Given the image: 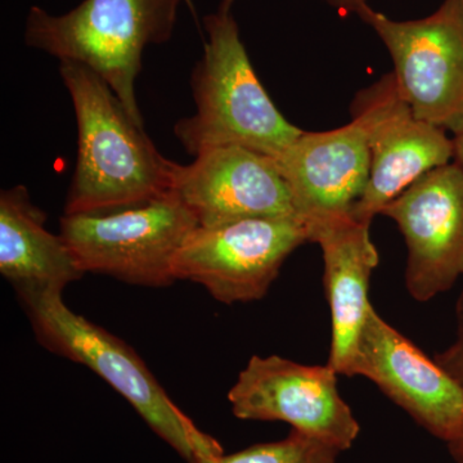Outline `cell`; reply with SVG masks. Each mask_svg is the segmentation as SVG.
<instances>
[{
	"label": "cell",
	"mask_w": 463,
	"mask_h": 463,
	"mask_svg": "<svg viewBox=\"0 0 463 463\" xmlns=\"http://www.w3.org/2000/svg\"><path fill=\"white\" fill-rule=\"evenodd\" d=\"M183 0H83L65 14L33 7L26 17L25 44L62 61L90 67L111 87L143 127L136 97L142 54L172 39Z\"/></svg>",
	"instance_id": "4"
},
{
	"label": "cell",
	"mask_w": 463,
	"mask_h": 463,
	"mask_svg": "<svg viewBox=\"0 0 463 463\" xmlns=\"http://www.w3.org/2000/svg\"><path fill=\"white\" fill-rule=\"evenodd\" d=\"M437 364L463 385V289L456 303V335L452 344L437 353Z\"/></svg>",
	"instance_id": "17"
},
{
	"label": "cell",
	"mask_w": 463,
	"mask_h": 463,
	"mask_svg": "<svg viewBox=\"0 0 463 463\" xmlns=\"http://www.w3.org/2000/svg\"><path fill=\"white\" fill-rule=\"evenodd\" d=\"M339 449L292 429L282 440L255 444L232 453L222 455L214 463H336Z\"/></svg>",
	"instance_id": "16"
},
{
	"label": "cell",
	"mask_w": 463,
	"mask_h": 463,
	"mask_svg": "<svg viewBox=\"0 0 463 463\" xmlns=\"http://www.w3.org/2000/svg\"><path fill=\"white\" fill-rule=\"evenodd\" d=\"M380 215L398 225L407 246L405 288L426 303L463 276V169L447 164L423 174Z\"/></svg>",
	"instance_id": "10"
},
{
	"label": "cell",
	"mask_w": 463,
	"mask_h": 463,
	"mask_svg": "<svg viewBox=\"0 0 463 463\" xmlns=\"http://www.w3.org/2000/svg\"><path fill=\"white\" fill-rule=\"evenodd\" d=\"M453 145H455V158H453V161L463 169V133L455 136Z\"/></svg>",
	"instance_id": "19"
},
{
	"label": "cell",
	"mask_w": 463,
	"mask_h": 463,
	"mask_svg": "<svg viewBox=\"0 0 463 463\" xmlns=\"http://www.w3.org/2000/svg\"><path fill=\"white\" fill-rule=\"evenodd\" d=\"M361 20L388 48L399 94L413 114L463 133V0H444L419 20L395 21L373 8Z\"/></svg>",
	"instance_id": "6"
},
{
	"label": "cell",
	"mask_w": 463,
	"mask_h": 463,
	"mask_svg": "<svg viewBox=\"0 0 463 463\" xmlns=\"http://www.w3.org/2000/svg\"><path fill=\"white\" fill-rule=\"evenodd\" d=\"M306 242L309 227L298 216L197 227L174 258L173 277L199 283L223 304L260 300L286 259Z\"/></svg>",
	"instance_id": "7"
},
{
	"label": "cell",
	"mask_w": 463,
	"mask_h": 463,
	"mask_svg": "<svg viewBox=\"0 0 463 463\" xmlns=\"http://www.w3.org/2000/svg\"><path fill=\"white\" fill-rule=\"evenodd\" d=\"M310 242L322 250L323 283L331 310L327 365L352 377L359 337L373 309L368 291L380 255L371 240V222L353 214L307 222Z\"/></svg>",
	"instance_id": "14"
},
{
	"label": "cell",
	"mask_w": 463,
	"mask_h": 463,
	"mask_svg": "<svg viewBox=\"0 0 463 463\" xmlns=\"http://www.w3.org/2000/svg\"><path fill=\"white\" fill-rule=\"evenodd\" d=\"M298 218L353 214L370 181L371 152L355 120L327 132H303L274 158Z\"/></svg>",
	"instance_id": "13"
},
{
	"label": "cell",
	"mask_w": 463,
	"mask_h": 463,
	"mask_svg": "<svg viewBox=\"0 0 463 463\" xmlns=\"http://www.w3.org/2000/svg\"><path fill=\"white\" fill-rule=\"evenodd\" d=\"M203 25L207 41L191 76L196 112L179 120L174 134L192 156L218 146H240L276 158L304 130L268 96L232 11L218 9L203 18Z\"/></svg>",
	"instance_id": "3"
},
{
	"label": "cell",
	"mask_w": 463,
	"mask_h": 463,
	"mask_svg": "<svg viewBox=\"0 0 463 463\" xmlns=\"http://www.w3.org/2000/svg\"><path fill=\"white\" fill-rule=\"evenodd\" d=\"M330 3L332 7L339 9L340 12L346 14H356L359 18L364 16L365 12L370 11V0H326ZM234 0H223L219 9L223 11H232Z\"/></svg>",
	"instance_id": "18"
},
{
	"label": "cell",
	"mask_w": 463,
	"mask_h": 463,
	"mask_svg": "<svg viewBox=\"0 0 463 463\" xmlns=\"http://www.w3.org/2000/svg\"><path fill=\"white\" fill-rule=\"evenodd\" d=\"M60 74L78 125L65 215L118 212L173 194L178 164L158 152L111 87L74 61H62Z\"/></svg>",
	"instance_id": "1"
},
{
	"label": "cell",
	"mask_w": 463,
	"mask_h": 463,
	"mask_svg": "<svg viewBox=\"0 0 463 463\" xmlns=\"http://www.w3.org/2000/svg\"><path fill=\"white\" fill-rule=\"evenodd\" d=\"M350 111L364 130L371 152L370 181L353 209L362 221L373 222L423 174L455 158L453 139L413 114L399 94L392 72L359 90Z\"/></svg>",
	"instance_id": "8"
},
{
	"label": "cell",
	"mask_w": 463,
	"mask_h": 463,
	"mask_svg": "<svg viewBox=\"0 0 463 463\" xmlns=\"http://www.w3.org/2000/svg\"><path fill=\"white\" fill-rule=\"evenodd\" d=\"M197 227L174 192L118 212L61 218V236L84 273L155 288L175 281L174 258Z\"/></svg>",
	"instance_id": "5"
},
{
	"label": "cell",
	"mask_w": 463,
	"mask_h": 463,
	"mask_svg": "<svg viewBox=\"0 0 463 463\" xmlns=\"http://www.w3.org/2000/svg\"><path fill=\"white\" fill-rule=\"evenodd\" d=\"M337 376L327 364L254 355L228 392V402L237 419L286 422L345 452L358 439L361 426L341 397Z\"/></svg>",
	"instance_id": "9"
},
{
	"label": "cell",
	"mask_w": 463,
	"mask_h": 463,
	"mask_svg": "<svg viewBox=\"0 0 463 463\" xmlns=\"http://www.w3.org/2000/svg\"><path fill=\"white\" fill-rule=\"evenodd\" d=\"M448 450L450 456L458 463H463V440L457 441V443L449 444Z\"/></svg>",
	"instance_id": "20"
},
{
	"label": "cell",
	"mask_w": 463,
	"mask_h": 463,
	"mask_svg": "<svg viewBox=\"0 0 463 463\" xmlns=\"http://www.w3.org/2000/svg\"><path fill=\"white\" fill-rule=\"evenodd\" d=\"M352 376L373 381L398 407L447 446L463 440V385L373 307Z\"/></svg>",
	"instance_id": "11"
},
{
	"label": "cell",
	"mask_w": 463,
	"mask_h": 463,
	"mask_svg": "<svg viewBox=\"0 0 463 463\" xmlns=\"http://www.w3.org/2000/svg\"><path fill=\"white\" fill-rule=\"evenodd\" d=\"M14 289L36 340L54 354L87 365L102 377L185 462L214 463L224 455L221 444L176 407L141 356L105 328L72 312L63 301L62 289Z\"/></svg>",
	"instance_id": "2"
},
{
	"label": "cell",
	"mask_w": 463,
	"mask_h": 463,
	"mask_svg": "<svg viewBox=\"0 0 463 463\" xmlns=\"http://www.w3.org/2000/svg\"><path fill=\"white\" fill-rule=\"evenodd\" d=\"M174 194L199 227L298 216L291 190L274 158L240 146L206 148L190 165L178 164Z\"/></svg>",
	"instance_id": "12"
},
{
	"label": "cell",
	"mask_w": 463,
	"mask_h": 463,
	"mask_svg": "<svg viewBox=\"0 0 463 463\" xmlns=\"http://www.w3.org/2000/svg\"><path fill=\"white\" fill-rule=\"evenodd\" d=\"M25 185L0 194V273L16 288L62 289L84 276L71 250L45 228Z\"/></svg>",
	"instance_id": "15"
}]
</instances>
